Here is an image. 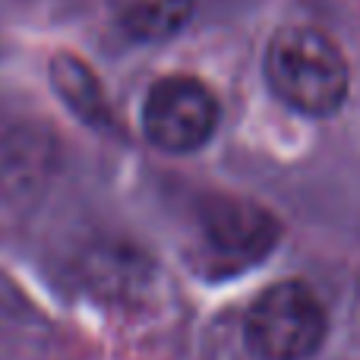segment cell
Segmentation results:
<instances>
[{
    "label": "cell",
    "instance_id": "1",
    "mask_svg": "<svg viewBox=\"0 0 360 360\" xmlns=\"http://www.w3.org/2000/svg\"><path fill=\"white\" fill-rule=\"evenodd\" d=\"M266 79L294 111L329 117L348 98V60L326 32L313 25H285L266 48Z\"/></svg>",
    "mask_w": 360,
    "mask_h": 360
},
{
    "label": "cell",
    "instance_id": "2",
    "mask_svg": "<svg viewBox=\"0 0 360 360\" xmlns=\"http://www.w3.org/2000/svg\"><path fill=\"white\" fill-rule=\"evenodd\" d=\"M329 332L323 300L304 281L269 285L243 319L247 348L259 360H307Z\"/></svg>",
    "mask_w": 360,
    "mask_h": 360
},
{
    "label": "cell",
    "instance_id": "3",
    "mask_svg": "<svg viewBox=\"0 0 360 360\" xmlns=\"http://www.w3.org/2000/svg\"><path fill=\"white\" fill-rule=\"evenodd\" d=\"M218 127V98L193 76H165L149 89L143 108V130L162 152H196Z\"/></svg>",
    "mask_w": 360,
    "mask_h": 360
},
{
    "label": "cell",
    "instance_id": "4",
    "mask_svg": "<svg viewBox=\"0 0 360 360\" xmlns=\"http://www.w3.org/2000/svg\"><path fill=\"white\" fill-rule=\"evenodd\" d=\"M202 240L221 262L250 266L278 243V218L240 196H212L199 209Z\"/></svg>",
    "mask_w": 360,
    "mask_h": 360
},
{
    "label": "cell",
    "instance_id": "5",
    "mask_svg": "<svg viewBox=\"0 0 360 360\" xmlns=\"http://www.w3.org/2000/svg\"><path fill=\"white\" fill-rule=\"evenodd\" d=\"M196 0H111L117 25L136 41H165L190 22Z\"/></svg>",
    "mask_w": 360,
    "mask_h": 360
},
{
    "label": "cell",
    "instance_id": "6",
    "mask_svg": "<svg viewBox=\"0 0 360 360\" xmlns=\"http://www.w3.org/2000/svg\"><path fill=\"white\" fill-rule=\"evenodd\" d=\"M51 86L57 89L67 108L82 117L86 124L92 127H108L111 114H108V101L105 92H101L95 73L73 54H57L51 60Z\"/></svg>",
    "mask_w": 360,
    "mask_h": 360
}]
</instances>
